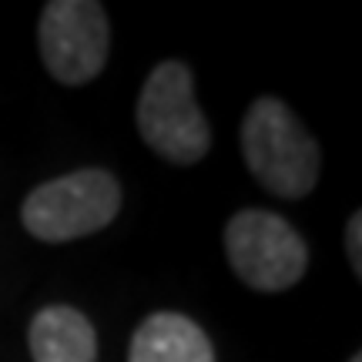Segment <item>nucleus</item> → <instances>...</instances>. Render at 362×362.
Instances as JSON below:
<instances>
[{"instance_id": "obj_1", "label": "nucleus", "mask_w": 362, "mask_h": 362, "mask_svg": "<svg viewBox=\"0 0 362 362\" xmlns=\"http://www.w3.org/2000/svg\"><path fill=\"white\" fill-rule=\"evenodd\" d=\"M242 155L269 194L305 198L319 181L322 151L309 128L279 98H255L242 121Z\"/></svg>"}, {"instance_id": "obj_2", "label": "nucleus", "mask_w": 362, "mask_h": 362, "mask_svg": "<svg viewBox=\"0 0 362 362\" xmlns=\"http://www.w3.org/2000/svg\"><path fill=\"white\" fill-rule=\"evenodd\" d=\"M121 211V185L111 171L81 168L37 185L21 202V225L37 242H74L107 228Z\"/></svg>"}, {"instance_id": "obj_3", "label": "nucleus", "mask_w": 362, "mask_h": 362, "mask_svg": "<svg viewBox=\"0 0 362 362\" xmlns=\"http://www.w3.org/2000/svg\"><path fill=\"white\" fill-rule=\"evenodd\" d=\"M134 121L144 144L171 165H198L211 148V131L194 98V74L181 61L151 67Z\"/></svg>"}, {"instance_id": "obj_4", "label": "nucleus", "mask_w": 362, "mask_h": 362, "mask_svg": "<svg viewBox=\"0 0 362 362\" xmlns=\"http://www.w3.org/2000/svg\"><path fill=\"white\" fill-rule=\"evenodd\" d=\"M225 255L242 285L255 292H285L302 282L309 265L305 238L275 211L245 208L225 225Z\"/></svg>"}, {"instance_id": "obj_5", "label": "nucleus", "mask_w": 362, "mask_h": 362, "mask_svg": "<svg viewBox=\"0 0 362 362\" xmlns=\"http://www.w3.org/2000/svg\"><path fill=\"white\" fill-rule=\"evenodd\" d=\"M37 44L54 81L81 88L94 81L111 54V24L98 0H51L40 11Z\"/></svg>"}, {"instance_id": "obj_6", "label": "nucleus", "mask_w": 362, "mask_h": 362, "mask_svg": "<svg viewBox=\"0 0 362 362\" xmlns=\"http://www.w3.org/2000/svg\"><path fill=\"white\" fill-rule=\"evenodd\" d=\"M128 362H215V346L194 319L155 312L134 329Z\"/></svg>"}, {"instance_id": "obj_7", "label": "nucleus", "mask_w": 362, "mask_h": 362, "mask_svg": "<svg viewBox=\"0 0 362 362\" xmlns=\"http://www.w3.org/2000/svg\"><path fill=\"white\" fill-rule=\"evenodd\" d=\"M27 346L34 362H98V332L74 305H44L30 319Z\"/></svg>"}, {"instance_id": "obj_8", "label": "nucleus", "mask_w": 362, "mask_h": 362, "mask_svg": "<svg viewBox=\"0 0 362 362\" xmlns=\"http://www.w3.org/2000/svg\"><path fill=\"white\" fill-rule=\"evenodd\" d=\"M346 252H349L352 272L362 275V211H352L349 225H346Z\"/></svg>"}, {"instance_id": "obj_9", "label": "nucleus", "mask_w": 362, "mask_h": 362, "mask_svg": "<svg viewBox=\"0 0 362 362\" xmlns=\"http://www.w3.org/2000/svg\"><path fill=\"white\" fill-rule=\"evenodd\" d=\"M349 362H362V356H359V352H356V356H352V359Z\"/></svg>"}]
</instances>
